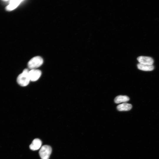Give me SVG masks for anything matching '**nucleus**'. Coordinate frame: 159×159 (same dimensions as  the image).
Instances as JSON below:
<instances>
[{"label":"nucleus","mask_w":159,"mask_h":159,"mask_svg":"<svg viewBox=\"0 0 159 159\" xmlns=\"http://www.w3.org/2000/svg\"><path fill=\"white\" fill-rule=\"evenodd\" d=\"M42 142L38 138H35L32 141L29 145L30 149L32 150H38L41 147Z\"/></svg>","instance_id":"423d86ee"},{"label":"nucleus","mask_w":159,"mask_h":159,"mask_svg":"<svg viewBox=\"0 0 159 159\" xmlns=\"http://www.w3.org/2000/svg\"><path fill=\"white\" fill-rule=\"evenodd\" d=\"M129 98L126 95H119L117 96L114 100L116 103H119L122 102H126L129 100Z\"/></svg>","instance_id":"9d476101"},{"label":"nucleus","mask_w":159,"mask_h":159,"mask_svg":"<svg viewBox=\"0 0 159 159\" xmlns=\"http://www.w3.org/2000/svg\"><path fill=\"white\" fill-rule=\"evenodd\" d=\"M23 0H11L10 1L9 4L6 6V9L11 11L16 8Z\"/></svg>","instance_id":"0eeeda50"},{"label":"nucleus","mask_w":159,"mask_h":159,"mask_svg":"<svg viewBox=\"0 0 159 159\" xmlns=\"http://www.w3.org/2000/svg\"><path fill=\"white\" fill-rule=\"evenodd\" d=\"M132 107V106L131 104L125 102L118 105L117 108L119 111H127L130 110Z\"/></svg>","instance_id":"6e6552de"},{"label":"nucleus","mask_w":159,"mask_h":159,"mask_svg":"<svg viewBox=\"0 0 159 159\" xmlns=\"http://www.w3.org/2000/svg\"><path fill=\"white\" fill-rule=\"evenodd\" d=\"M137 67L139 69L144 71H151L154 69V67L153 65L144 64L140 63L137 64Z\"/></svg>","instance_id":"1a4fd4ad"},{"label":"nucleus","mask_w":159,"mask_h":159,"mask_svg":"<svg viewBox=\"0 0 159 159\" xmlns=\"http://www.w3.org/2000/svg\"><path fill=\"white\" fill-rule=\"evenodd\" d=\"M137 60L140 63L144 64L152 65L154 62L153 59L149 57L139 56L138 57Z\"/></svg>","instance_id":"39448f33"},{"label":"nucleus","mask_w":159,"mask_h":159,"mask_svg":"<svg viewBox=\"0 0 159 159\" xmlns=\"http://www.w3.org/2000/svg\"><path fill=\"white\" fill-rule=\"evenodd\" d=\"M42 72L40 70L37 69H32L29 71V75L30 80L35 81L40 77Z\"/></svg>","instance_id":"20e7f679"},{"label":"nucleus","mask_w":159,"mask_h":159,"mask_svg":"<svg viewBox=\"0 0 159 159\" xmlns=\"http://www.w3.org/2000/svg\"><path fill=\"white\" fill-rule=\"evenodd\" d=\"M29 71L28 69H25L18 76L17 81L20 86L24 87L29 84L30 81L29 75Z\"/></svg>","instance_id":"f257e3e1"},{"label":"nucleus","mask_w":159,"mask_h":159,"mask_svg":"<svg viewBox=\"0 0 159 159\" xmlns=\"http://www.w3.org/2000/svg\"><path fill=\"white\" fill-rule=\"evenodd\" d=\"M52 151V149L50 146L45 145L41 148L39 154L41 159H49Z\"/></svg>","instance_id":"7ed1b4c3"},{"label":"nucleus","mask_w":159,"mask_h":159,"mask_svg":"<svg viewBox=\"0 0 159 159\" xmlns=\"http://www.w3.org/2000/svg\"><path fill=\"white\" fill-rule=\"evenodd\" d=\"M42 58L40 56H36L31 59L28 63L29 68L35 69L41 66L43 63Z\"/></svg>","instance_id":"f03ea898"}]
</instances>
